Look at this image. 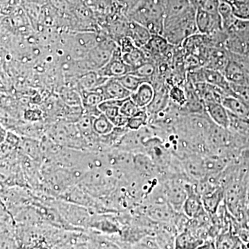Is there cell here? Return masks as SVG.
<instances>
[{"mask_svg": "<svg viewBox=\"0 0 249 249\" xmlns=\"http://www.w3.org/2000/svg\"><path fill=\"white\" fill-rule=\"evenodd\" d=\"M196 6L192 4L182 12L165 18L162 36L170 45L179 47L190 36L199 34L196 24Z\"/></svg>", "mask_w": 249, "mask_h": 249, "instance_id": "6da1fadb", "label": "cell"}, {"mask_svg": "<svg viewBox=\"0 0 249 249\" xmlns=\"http://www.w3.org/2000/svg\"><path fill=\"white\" fill-rule=\"evenodd\" d=\"M166 0H140L126 16L153 34L162 35L165 18Z\"/></svg>", "mask_w": 249, "mask_h": 249, "instance_id": "7a4b0ae2", "label": "cell"}, {"mask_svg": "<svg viewBox=\"0 0 249 249\" xmlns=\"http://www.w3.org/2000/svg\"><path fill=\"white\" fill-rule=\"evenodd\" d=\"M175 47L170 45L164 36L153 34L146 45L142 49L148 58L157 62L173 55Z\"/></svg>", "mask_w": 249, "mask_h": 249, "instance_id": "3957f363", "label": "cell"}, {"mask_svg": "<svg viewBox=\"0 0 249 249\" xmlns=\"http://www.w3.org/2000/svg\"><path fill=\"white\" fill-rule=\"evenodd\" d=\"M117 47L118 44L111 40L95 46L88 53V66L94 70H100L110 60Z\"/></svg>", "mask_w": 249, "mask_h": 249, "instance_id": "277c9868", "label": "cell"}, {"mask_svg": "<svg viewBox=\"0 0 249 249\" xmlns=\"http://www.w3.org/2000/svg\"><path fill=\"white\" fill-rule=\"evenodd\" d=\"M196 24L199 34L212 35L224 29L219 14H213L197 8L196 11Z\"/></svg>", "mask_w": 249, "mask_h": 249, "instance_id": "5b68a950", "label": "cell"}, {"mask_svg": "<svg viewBox=\"0 0 249 249\" xmlns=\"http://www.w3.org/2000/svg\"><path fill=\"white\" fill-rule=\"evenodd\" d=\"M130 67L123 60L120 48L118 45L117 48L114 51L110 60L106 65L97 70L99 76L105 78H119L131 72Z\"/></svg>", "mask_w": 249, "mask_h": 249, "instance_id": "8992f818", "label": "cell"}, {"mask_svg": "<svg viewBox=\"0 0 249 249\" xmlns=\"http://www.w3.org/2000/svg\"><path fill=\"white\" fill-rule=\"evenodd\" d=\"M188 184L187 183L175 180L168 182L165 187V193L168 200L177 211L183 208V204L188 197Z\"/></svg>", "mask_w": 249, "mask_h": 249, "instance_id": "52a82bcc", "label": "cell"}, {"mask_svg": "<svg viewBox=\"0 0 249 249\" xmlns=\"http://www.w3.org/2000/svg\"><path fill=\"white\" fill-rule=\"evenodd\" d=\"M106 100H124L130 97L131 91L115 78H108L101 86L96 88Z\"/></svg>", "mask_w": 249, "mask_h": 249, "instance_id": "ba28073f", "label": "cell"}, {"mask_svg": "<svg viewBox=\"0 0 249 249\" xmlns=\"http://www.w3.org/2000/svg\"><path fill=\"white\" fill-rule=\"evenodd\" d=\"M59 211L63 217L66 218L65 219L73 225L82 227L88 225L91 222L89 214L84 208H80V206L67 203H62L59 206Z\"/></svg>", "mask_w": 249, "mask_h": 249, "instance_id": "9c48e42d", "label": "cell"}, {"mask_svg": "<svg viewBox=\"0 0 249 249\" xmlns=\"http://www.w3.org/2000/svg\"><path fill=\"white\" fill-rule=\"evenodd\" d=\"M230 59V52L224 46H213L210 48L204 67L223 72Z\"/></svg>", "mask_w": 249, "mask_h": 249, "instance_id": "30bf717a", "label": "cell"}, {"mask_svg": "<svg viewBox=\"0 0 249 249\" xmlns=\"http://www.w3.org/2000/svg\"><path fill=\"white\" fill-rule=\"evenodd\" d=\"M204 106L206 114L213 124L224 129L230 128V114L222 103H205Z\"/></svg>", "mask_w": 249, "mask_h": 249, "instance_id": "8fae6325", "label": "cell"}, {"mask_svg": "<svg viewBox=\"0 0 249 249\" xmlns=\"http://www.w3.org/2000/svg\"><path fill=\"white\" fill-rule=\"evenodd\" d=\"M152 35L146 27L128 18L126 37H128L136 47L142 48L146 45Z\"/></svg>", "mask_w": 249, "mask_h": 249, "instance_id": "7c38bea8", "label": "cell"}, {"mask_svg": "<svg viewBox=\"0 0 249 249\" xmlns=\"http://www.w3.org/2000/svg\"><path fill=\"white\" fill-rule=\"evenodd\" d=\"M155 89L151 82L144 81L131 93L130 98L140 108H146L153 100Z\"/></svg>", "mask_w": 249, "mask_h": 249, "instance_id": "4fadbf2b", "label": "cell"}, {"mask_svg": "<svg viewBox=\"0 0 249 249\" xmlns=\"http://www.w3.org/2000/svg\"><path fill=\"white\" fill-rule=\"evenodd\" d=\"M222 103L232 115L241 119H249V106L235 96H226Z\"/></svg>", "mask_w": 249, "mask_h": 249, "instance_id": "5bb4252c", "label": "cell"}, {"mask_svg": "<svg viewBox=\"0 0 249 249\" xmlns=\"http://www.w3.org/2000/svg\"><path fill=\"white\" fill-rule=\"evenodd\" d=\"M188 197L183 206V211L188 217H196L201 213L204 208L202 200L197 193L193 191V187L190 185L188 186Z\"/></svg>", "mask_w": 249, "mask_h": 249, "instance_id": "9a60e30c", "label": "cell"}, {"mask_svg": "<svg viewBox=\"0 0 249 249\" xmlns=\"http://www.w3.org/2000/svg\"><path fill=\"white\" fill-rule=\"evenodd\" d=\"M82 99V106L85 111L98 108L99 104L104 101L102 93L98 89H82L80 93Z\"/></svg>", "mask_w": 249, "mask_h": 249, "instance_id": "2e32d148", "label": "cell"}, {"mask_svg": "<svg viewBox=\"0 0 249 249\" xmlns=\"http://www.w3.org/2000/svg\"><path fill=\"white\" fill-rule=\"evenodd\" d=\"M219 14L222 19L224 29L227 31L230 30L237 19L232 11L231 5L226 1L219 0Z\"/></svg>", "mask_w": 249, "mask_h": 249, "instance_id": "e0dca14e", "label": "cell"}, {"mask_svg": "<svg viewBox=\"0 0 249 249\" xmlns=\"http://www.w3.org/2000/svg\"><path fill=\"white\" fill-rule=\"evenodd\" d=\"M114 128H115L114 124L103 113L93 119V132L99 137L108 135L114 130Z\"/></svg>", "mask_w": 249, "mask_h": 249, "instance_id": "ac0fdd59", "label": "cell"}, {"mask_svg": "<svg viewBox=\"0 0 249 249\" xmlns=\"http://www.w3.org/2000/svg\"><path fill=\"white\" fill-rule=\"evenodd\" d=\"M134 166L142 173L147 177L154 175L157 171L156 163L150 157L143 155H138L134 157Z\"/></svg>", "mask_w": 249, "mask_h": 249, "instance_id": "d6986e66", "label": "cell"}, {"mask_svg": "<svg viewBox=\"0 0 249 249\" xmlns=\"http://www.w3.org/2000/svg\"><path fill=\"white\" fill-rule=\"evenodd\" d=\"M124 100H106L99 104L98 107L101 113L112 121L121 114L120 107Z\"/></svg>", "mask_w": 249, "mask_h": 249, "instance_id": "ffe728a7", "label": "cell"}, {"mask_svg": "<svg viewBox=\"0 0 249 249\" xmlns=\"http://www.w3.org/2000/svg\"><path fill=\"white\" fill-rule=\"evenodd\" d=\"M223 197L222 191L220 189H214L207 194L202 196L203 206L205 209L207 210L211 213H214L217 211L219 203Z\"/></svg>", "mask_w": 249, "mask_h": 249, "instance_id": "44dd1931", "label": "cell"}, {"mask_svg": "<svg viewBox=\"0 0 249 249\" xmlns=\"http://www.w3.org/2000/svg\"><path fill=\"white\" fill-rule=\"evenodd\" d=\"M185 168L187 173L191 175L192 178H202L206 175V170L204 168V160L200 158H190L185 162Z\"/></svg>", "mask_w": 249, "mask_h": 249, "instance_id": "7402d4cb", "label": "cell"}, {"mask_svg": "<svg viewBox=\"0 0 249 249\" xmlns=\"http://www.w3.org/2000/svg\"><path fill=\"white\" fill-rule=\"evenodd\" d=\"M150 116L146 110V108H142L135 115L129 118L126 127L129 130H138L149 124Z\"/></svg>", "mask_w": 249, "mask_h": 249, "instance_id": "603a6c76", "label": "cell"}, {"mask_svg": "<svg viewBox=\"0 0 249 249\" xmlns=\"http://www.w3.org/2000/svg\"><path fill=\"white\" fill-rule=\"evenodd\" d=\"M157 63L154 60H149L145 62L135 70H132V73L137 75L139 77L144 78V79L148 80L152 79L157 74Z\"/></svg>", "mask_w": 249, "mask_h": 249, "instance_id": "cb8c5ba5", "label": "cell"}, {"mask_svg": "<svg viewBox=\"0 0 249 249\" xmlns=\"http://www.w3.org/2000/svg\"><path fill=\"white\" fill-rule=\"evenodd\" d=\"M192 4V0H166L165 18L182 12Z\"/></svg>", "mask_w": 249, "mask_h": 249, "instance_id": "d4e9b609", "label": "cell"}, {"mask_svg": "<svg viewBox=\"0 0 249 249\" xmlns=\"http://www.w3.org/2000/svg\"><path fill=\"white\" fill-rule=\"evenodd\" d=\"M169 97L171 103L178 107H183L186 104V90L181 85H175L170 88Z\"/></svg>", "mask_w": 249, "mask_h": 249, "instance_id": "484cf974", "label": "cell"}, {"mask_svg": "<svg viewBox=\"0 0 249 249\" xmlns=\"http://www.w3.org/2000/svg\"><path fill=\"white\" fill-rule=\"evenodd\" d=\"M116 79L119 80V82L124 85L126 89H128L131 92H133L137 88H139V85L143 83L144 81H148V80L144 79L142 77L137 76L132 72L126 73L124 76L116 78Z\"/></svg>", "mask_w": 249, "mask_h": 249, "instance_id": "4316f807", "label": "cell"}, {"mask_svg": "<svg viewBox=\"0 0 249 249\" xmlns=\"http://www.w3.org/2000/svg\"><path fill=\"white\" fill-rule=\"evenodd\" d=\"M231 5L237 19L249 20V0H235Z\"/></svg>", "mask_w": 249, "mask_h": 249, "instance_id": "83f0119b", "label": "cell"}, {"mask_svg": "<svg viewBox=\"0 0 249 249\" xmlns=\"http://www.w3.org/2000/svg\"><path fill=\"white\" fill-rule=\"evenodd\" d=\"M149 214L154 219L160 221H168L172 217L171 210L165 207L164 204L155 205L149 211Z\"/></svg>", "mask_w": 249, "mask_h": 249, "instance_id": "f1b7e54d", "label": "cell"}, {"mask_svg": "<svg viewBox=\"0 0 249 249\" xmlns=\"http://www.w3.org/2000/svg\"><path fill=\"white\" fill-rule=\"evenodd\" d=\"M206 174H216L219 173L225 166V163L219 158H207L204 160Z\"/></svg>", "mask_w": 249, "mask_h": 249, "instance_id": "f546056e", "label": "cell"}, {"mask_svg": "<svg viewBox=\"0 0 249 249\" xmlns=\"http://www.w3.org/2000/svg\"><path fill=\"white\" fill-rule=\"evenodd\" d=\"M142 108L132 101L130 97L124 100L120 107V113L126 117L130 118L135 115Z\"/></svg>", "mask_w": 249, "mask_h": 249, "instance_id": "4dcf8cb0", "label": "cell"}, {"mask_svg": "<svg viewBox=\"0 0 249 249\" xmlns=\"http://www.w3.org/2000/svg\"><path fill=\"white\" fill-rule=\"evenodd\" d=\"M91 226L107 233H115L119 231V229L115 224L109 219L94 220L92 223L91 222Z\"/></svg>", "mask_w": 249, "mask_h": 249, "instance_id": "1f68e13d", "label": "cell"}, {"mask_svg": "<svg viewBox=\"0 0 249 249\" xmlns=\"http://www.w3.org/2000/svg\"><path fill=\"white\" fill-rule=\"evenodd\" d=\"M193 237H191L188 234L182 233L179 235L177 240L175 241V247L177 249H191L196 248V241H193Z\"/></svg>", "mask_w": 249, "mask_h": 249, "instance_id": "d6a6232c", "label": "cell"}, {"mask_svg": "<svg viewBox=\"0 0 249 249\" xmlns=\"http://www.w3.org/2000/svg\"><path fill=\"white\" fill-rule=\"evenodd\" d=\"M62 98L64 102L71 107H79L82 105V99L80 94L74 91H67L62 94Z\"/></svg>", "mask_w": 249, "mask_h": 249, "instance_id": "836d02e7", "label": "cell"}, {"mask_svg": "<svg viewBox=\"0 0 249 249\" xmlns=\"http://www.w3.org/2000/svg\"><path fill=\"white\" fill-rule=\"evenodd\" d=\"M235 96L249 106V85L231 84Z\"/></svg>", "mask_w": 249, "mask_h": 249, "instance_id": "e575fe53", "label": "cell"}, {"mask_svg": "<svg viewBox=\"0 0 249 249\" xmlns=\"http://www.w3.org/2000/svg\"><path fill=\"white\" fill-rule=\"evenodd\" d=\"M23 149L24 152H27L28 155L31 156L33 158L37 159L40 154V148L37 145L35 142L32 141H24L22 144Z\"/></svg>", "mask_w": 249, "mask_h": 249, "instance_id": "d590c367", "label": "cell"}, {"mask_svg": "<svg viewBox=\"0 0 249 249\" xmlns=\"http://www.w3.org/2000/svg\"><path fill=\"white\" fill-rule=\"evenodd\" d=\"M236 244L233 238L230 235L221 236L217 242V249H232L235 248Z\"/></svg>", "mask_w": 249, "mask_h": 249, "instance_id": "8d00e7d4", "label": "cell"}, {"mask_svg": "<svg viewBox=\"0 0 249 249\" xmlns=\"http://www.w3.org/2000/svg\"><path fill=\"white\" fill-rule=\"evenodd\" d=\"M114 1L121 9L124 10V13L127 14V11L133 8L140 0H114Z\"/></svg>", "mask_w": 249, "mask_h": 249, "instance_id": "74e56055", "label": "cell"}, {"mask_svg": "<svg viewBox=\"0 0 249 249\" xmlns=\"http://www.w3.org/2000/svg\"><path fill=\"white\" fill-rule=\"evenodd\" d=\"M24 2L30 3V4L37 5V6H44L49 4V0H21Z\"/></svg>", "mask_w": 249, "mask_h": 249, "instance_id": "f35d334b", "label": "cell"}]
</instances>
